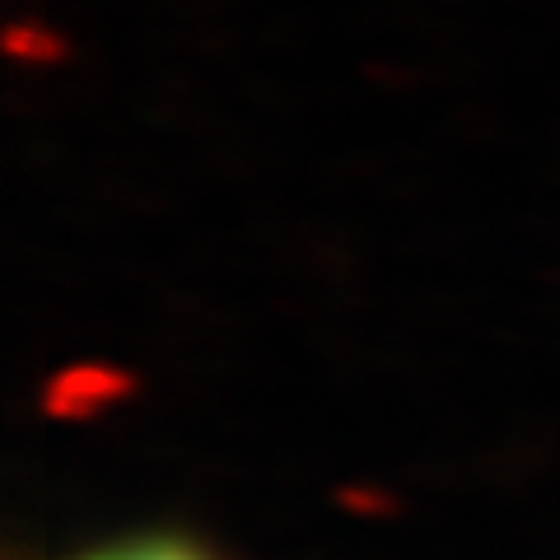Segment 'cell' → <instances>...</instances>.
Segmentation results:
<instances>
[{"label":"cell","instance_id":"obj_1","mask_svg":"<svg viewBox=\"0 0 560 560\" xmlns=\"http://www.w3.org/2000/svg\"><path fill=\"white\" fill-rule=\"evenodd\" d=\"M75 560H215L187 537H131V541H113L103 551H84Z\"/></svg>","mask_w":560,"mask_h":560}]
</instances>
